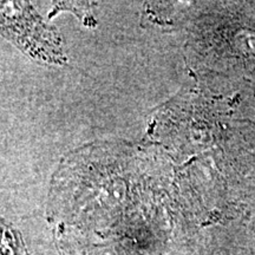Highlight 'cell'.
<instances>
[{
	"label": "cell",
	"instance_id": "obj_1",
	"mask_svg": "<svg viewBox=\"0 0 255 255\" xmlns=\"http://www.w3.org/2000/svg\"><path fill=\"white\" fill-rule=\"evenodd\" d=\"M0 28L25 52L51 64L66 62L60 38L27 2H0Z\"/></svg>",
	"mask_w": 255,
	"mask_h": 255
},
{
	"label": "cell",
	"instance_id": "obj_2",
	"mask_svg": "<svg viewBox=\"0 0 255 255\" xmlns=\"http://www.w3.org/2000/svg\"><path fill=\"white\" fill-rule=\"evenodd\" d=\"M13 241V231L0 221V255H13L12 252H7V250H12Z\"/></svg>",
	"mask_w": 255,
	"mask_h": 255
}]
</instances>
